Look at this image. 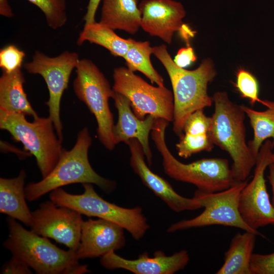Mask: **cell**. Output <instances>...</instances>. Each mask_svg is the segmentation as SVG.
Returning <instances> with one entry per match:
<instances>
[{"label": "cell", "mask_w": 274, "mask_h": 274, "mask_svg": "<svg viewBox=\"0 0 274 274\" xmlns=\"http://www.w3.org/2000/svg\"><path fill=\"white\" fill-rule=\"evenodd\" d=\"M80 59L78 53L65 51L56 57H49L36 51L31 61L23 66L29 73L40 75L44 79L49 92L46 102L58 138L62 141V126L60 118V105L62 94L67 88L72 71Z\"/></svg>", "instance_id": "8fae6325"}, {"label": "cell", "mask_w": 274, "mask_h": 274, "mask_svg": "<svg viewBox=\"0 0 274 274\" xmlns=\"http://www.w3.org/2000/svg\"><path fill=\"white\" fill-rule=\"evenodd\" d=\"M113 90L127 97L140 119L152 115L171 122L174 117V96L165 86H153L124 66L113 72Z\"/></svg>", "instance_id": "30bf717a"}, {"label": "cell", "mask_w": 274, "mask_h": 274, "mask_svg": "<svg viewBox=\"0 0 274 274\" xmlns=\"http://www.w3.org/2000/svg\"><path fill=\"white\" fill-rule=\"evenodd\" d=\"M84 192L70 194L61 188L50 192L51 200L57 205L75 210L82 215L96 217L115 223L131 234L135 240L142 238L150 226L142 209L125 208L101 198L91 184H83Z\"/></svg>", "instance_id": "52a82bcc"}, {"label": "cell", "mask_w": 274, "mask_h": 274, "mask_svg": "<svg viewBox=\"0 0 274 274\" xmlns=\"http://www.w3.org/2000/svg\"><path fill=\"white\" fill-rule=\"evenodd\" d=\"M176 144L179 156L188 158L201 151H211L214 147L209 134H192L183 133Z\"/></svg>", "instance_id": "4316f807"}, {"label": "cell", "mask_w": 274, "mask_h": 274, "mask_svg": "<svg viewBox=\"0 0 274 274\" xmlns=\"http://www.w3.org/2000/svg\"><path fill=\"white\" fill-rule=\"evenodd\" d=\"M153 47L149 42L132 40L131 44L123 58L127 68L131 71H139L145 75L151 82L159 86L163 87L164 81L152 65L150 56Z\"/></svg>", "instance_id": "d4e9b609"}, {"label": "cell", "mask_w": 274, "mask_h": 274, "mask_svg": "<svg viewBox=\"0 0 274 274\" xmlns=\"http://www.w3.org/2000/svg\"><path fill=\"white\" fill-rule=\"evenodd\" d=\"M132 40L120 37L113 29L95 22L84 25L77 44L81 45L88 41L106 48L113 56L123 58L131 44Z\"/></svg>", "instance_id": "603a6c76"}, {"label": "cell", "mask_w": 274, "mask_h": 274, "mask_svg": "<svg viewBox=\"0 0 274 274\" xmlns=\"http://www.w3.org/2000/svg\"><path fill=\"white\" fill-rule=\"evenodd\" d=\"M255 233L245 231L232 238L224 254L222 266L216 274H251L250 262L255 245Z\"/></svg>", "instance_id": "7402d4cb"}, {"label": "cell", "mask_w": 274, "mask_h": 274, "mask_svg": "<svg viewBox=\"0 0 274 274\" xmlns=\"http://www.w3.org/2000/svg\"><path fill=\"white\" fill-rule=\"evenodd\" d=\"M272 142V163L274 164V141Z\"/></svg>", "instance_id": "8d00e7d4"}, {"label": "cell", "mask_w": 274, "mask_h": 274, "mask_svg": "<svg viewBox=\"0 0 274 274\" xmlns=\"http://www.w3.org/2000/svg\"><path fill=\"white\" fill-rule=\"evenodd\" d=\"M81 215L75 210L47 201L32 212L31 230L76 251L80 243L83 221Z\"/></svg>", "instance_id": "4fadbf2b"}, {"label": "cell", "mask_w": 274, "mask_h": 274, "mask_svg": "<svg viewBox=\"0 0 274 274\" xmlns=\"http://www.w3.org/2000/svg\"><path fill=\"white\" fill-rule=\"evenodd\" d=\"M92 139L88 129L79 133L76 144L69 151L63 149L52 170L39 182L29 183L25 187L26 198L36 200L45 194L66 185L74 183L93 184L107 193L116 188L115 181L103 178L91 167L88 159V150Z\"/></svg>", "instance_id": "5b68a950"}, {"label": "cell", "mask_w": 274, "mask_h": 274, "mask_svg": "<svg viewBox=\"0 0 274 274\" xmlns=\"http://www.w3.org/2000/svg\"><path fill=\"white\" fill-rule=\"evenodd\" d=\"M234 86L241 96L248 99L252 105L256 102L263 104L259 97V86L256 78L249 71L240 67L236 72Z\"/></svg>", "instance_id": "83f0119b"}, {"label": "cell", "mask_w": 274, "mask_h": 274, "mask_svg": "<svg viewBox=\"0 0 274 274\" xmlns=\"http://www.w3.org/2000/svg\"><path fill=\"white\" fill-rule=\"evenodd\" d=\"M168 123L156 118L151 132V139L162 156L164 172L168 177L194 185L197 190L206 193L223 191L236 183L226 159L203 158L189 163L178 160L166 144L165 133Z\"/></svg>", "instance_id": "277c9868"}, {"label": "cell", "mask_w": 274, "mask_h": 274, "mask_svg": "<svg viewBox=\"0 0 274 274\" xmlns=\"http://www.w3.org/2000/svg\"><path fill=\"white\" fill-rule=\"evenodd\" d=\"M54 127L49 117L38 116L30 122L24 115L0 110L1 129L8 131L36 157L43 178L54 168L64 149Z\"/></svg>", "instance_id": "8992f818"}, {"label": "cell", "mask_w": 274, "mask_h": 274, "mask_svg": "<svg viewBox=\"0 0 274 274\" xmlns=\"http://www.w3.org/2000/svg\"><path fill=\"white\" fill-rule=\"evenodd\" d=\"M262 105L266 107L263 111L242 105L253 130V138L248 143V145L257 157L265 141L272 138V142L274 141V101L263 100Z\"/></svg>", "instance_id": "cb8c5ba5"}, {"label": "cell", "mask_w": 274, "mask_h": 274, "mask_svg": "<svg viewBox=\"0 0 274 274\" xmlns=\"http://www.w3.org/2000/svg\"><path fill=\"white\" fill-rule=\"evenodd\" d=\"M126 144L130 152V165L133 172L144 185L162 200L172 210L179 213L202 208L196 198L194 196L187 198L180 195L166 180L149 168L145 161L143 148L138 140L131 139Z\"/></svg>", "instance_id": "5bb4252c"}, {"label": "cell", "mask_w": 274, "mask_h": 274, "mask_svg": "<svg viewBox=\"0 0 274 274\" xmlns=\"http://www.w3.org/2000/svg\"><path fill=\"white\" fill-rule=\"evenodd\" d=\"M152 54L162 63L170 80L174 104L173 129L180 137L183 134L185 122L190 114L212 105L213 97L208 94V86L217 72L210 59H203L193 70L180 67L163 44L153 47Z\"/></svg>", "instance_id": "6da1fadb"}, {"label": "cell", "mask_w": 274, "mask_h": 274, "mask_svg": "<svg viewBox=\"0 0 274 274\" xmlns=\"http://www.w3.org/2000/svg\"><path fill=\"white\" fill-rule=\"evenodd\" d=\"M24 82L21 68L11 73L3 72L0 78V110L35 118L38 116L27 98Z\"/></svg>", "instance_id": "44dd1931"}, {"label": "cell", "mask_w": 274, "mask_h": 274, "mask_svg": "<svg viewBox=\"0 0 274 274\" xmlns=\"http://www.w3.org/2000/svg\"><path fill=\"white\" fill-rule=\"evenodd\" d=\"M212 125L211 117L207 116L203 110H198L186 119L183 133L192 134H209Z\"/></svg>", "instance_id": "f546056e"}, {"label": "cell", "mask_w": 274, "mask_h": 274, "mask_svg": "<svg viewBox=\"0 0 274 274\" xmlns=\"http://www.w3.org/2000/svg\"><path fill=\"white\" fill-rule=\"evenodd\" d=\"M173 60L177 65L185 68L194 62L196 57L193 48L189 46L180 49Z\"/></svg>", "instance_id": "d6a6232c"}, {"label": "cell", "mask_w": 274, "mask_h": 274, "mask_svg": "<svg viewBox=\"0 0 274 274\" xmlns=\"http://www.w3.org/2000/svg\"><path fill=\"white\" fill-rule=\"evenodd\" d=\"M0 14L8 18L13 17L14 14L8 0H0Z\"/></svg>", "instance_id": "e575fe53"}, {"label": "cell", "mask_w": 274, "mask_h": 274, "mask_svg": "<svg viewBox=\"0 0 274 274\" xmlns=\"http://www.w3.org/2000/svg\"><path fill=\"white\" fill-rule=\"evenodd\" d=\"M125 244L122 227L102 219H89L82 222L80 243L76 252L79 259L101 257L122 249Z\"/></svg>", "instance_id": "e0dca14e"}, {"label": "cell", "mask_w": 274, "mask_h": 274, "mask_svg": "<svg viewBox=\"0 0 274 274\" xmlns=\"http://www.w3.org/2000/svg\"><path fill=\"white\" fill-rule=\"evenodd\" d=\"M139 7L141 27L151 36L172 43L174 33L181 31L186 15L182 4L174 0H143Z\"/></svg>", "instance_id": "2e32d148"}, {"label": "cell", "mask_w": 274, "mask_h": 274, "mask_svg": "<svg viewBox=\"0 0 274 274\" xmlns=\"http://www.w3.org/2000/svg\"><path fill=\"white\" fill-rule=\"evenodd\" d=\"M31 268L24 261L15 257L7 261L2 266L1 273L30 274L32 273Z\"/></svg>", "instance_id": "1f68e13d"}, {"label": "cell", "mask_w": 274, "mask_h": 274, "mask_svg": "<svg viewBox=\"0 0 274 274\" xmlns=\"http://www.w3.org/2000/svg\"><path fill=\"white\" fill-rule=\"evenodd\" d=\"M212 97L215 108L209 134L214 145L231 157L235 182L246 181L257 158L246 141V114L242 105L232 101L226 92H216Z\"/></svg>", "instance_id": "7a4b0ae2"}, {"label": "cell", "mask_w": 274, "mask_h": 274, "mask_svg": "<svg viewBox=\"0 0 274 274\" xmlns=\"http://www.w3.org/2000/svg\"><path fill=\"white\" fill-rule=\"evenodd\" d=\"M37 6L44 14L50 27L56 30L67 22L65 0H27Z\"/></svg>", "instance_id": "484cf974"}, {"label": "cell", "mask_w": 274, "mask_h": 274, "mask_svg": "<svg viewBox=\"0 0 274 274\" xmlns=\"http://www.w3.org/2000/svg\"><path fill=\"white\" fill-rule=\"evenodd\" d=\"M115 106L118 113V119L113 129L116 145L126 143L131 139H135L140 143L149 165L152 162V153L149 144V134L152 130L156 118L148 115L141 120L134 114L129 99L115 92L113 98Z\"/></svg>", "instance_id": "ac0fdd59"}, {"label": "cell", "mask_w": 274, "mask_h": 274, "mask_svg": "<svg viewBox=\"0 0 274 274\" xmlns=\"http://www.w3.org/2000/svg\"><path fill=\"white\" fill-rule=\"evenodd\" d=\"M272 142L267 140L259 150L253 178L239 195L241 216L246 224L255 230L274 225V206L270 200L264 178L266 169L272 163Z\"/></svg>", "instance_id": "7c38bea8"}, {"label": "cell", "mask_w": 274, "mask_h": 274, "mask_svg": "<svg viewBox=\"0 0 274 274\" xmlns=\"http://www.w3.org/2000/svg\"><path fill=\"white\" fill-rule=\"evenodd\" d=\"M76 69L77 76L73 84L75 93L95 116L99 141L107 149L113 150L116 145L113 134L114 123L109 100L114 98L115 91L91 60L80 59Z\"/></svg>", "instance_id": "ba28073f"}, {"label": "cell", "mask_w": 274, "mask_h": 274, "mask_svg": "<svg viewBox=\"0 0 274 274\" xmlns=\"http://www.w3.org/2000/svg\"><path fill=\"white\" fill-rule=\"evenodd\" d=\"M25 53L14 45H9L0 50V67L3 72L11 73L21 68Z\"/></svg>", "instance_id": "f1b7e54d"}, {"label": "cell", "mask_w": 274, "mask_h": 274, "mask_svg": "<svg viewBox=\"0 0 274 274\" xmlns=\"http://www.w3.org/2000/svg\"><path fill=\"white\" fill-rule=\"evenodd\" d=\"M101 24L134 35L141 27L139 0H102Z\"/></svg>", "instance_id": "ffe728a7"}, {"label": "cell", "mask_w": 274, "mask_h": 274, "mask_svg": "<svg viewBox=\"0 0 274 274\" xmlns=\"http://www.w3.org/2000/svg\"><path fill=\"white\" fill-rule=\"evenodd\" d=\"M25 171L22 169L14 178H0V212L31 227L32 212L26 202Z\"/></svg>", "instance_id": "d6986e66"}, {"label": "cell", "mask_w": 274, "mask_h": 274, "mask_svg": "<svg viewBox=\"0 0 274 274\" xmlns=\"http://www.w3.org/2000/svg\"><path fill=\"white\" fill-rule=\"evenodd\" d=\"M248 180L235 183L229 188L219 192L206 193L196 190L194 197L200 202L203 211L195 217L178 221L169 226L167 231H177L210 225L235 227L261 235L258 230L250 227L244 221L238 210L240 193Z\"/></svg>", "instance_id": "9c48e42d"}, {"label": "cell", "mask_w": 274, "mask_h": 274, "mask_svg": "<svg viewBox=\"0 0 274 274\" xmlns=\"http://www.w3.org/2000/svg\"><path fill=\"white\" fill-rule=\"evenodd\" d=\"M101 0H89L87 11L84 17L85 25L94 23L95 16L99 4Z\"/></svg>", "instance_id": "836d02e7"}, {"label": "cell", "mask_w": 274, "mask_h": 274, "mask_svg": "<svg viewBox=\"0 0 274 274\" xmlns=\"http://www.w3.org/2000/svg\"><path fill=\"white\" fill-rule=\"evenodd\" d=\"M189 260L185 250L169 256L157 251L152 257L146 252L135 259H127L111 251L102 256L100 262L106 269H123L135 274H174L183 269Z\"/></svg>", "instance_id": "9a60e30c"}, {"label": "cell", "mask_w": 274, "mask_h": 274, "mask_svg": "<svg viewBox=\"0 0 274 274\" xmlns=\"http://www.w3.org/2000/svg\"><path fill=\"white\" fill-rule=\"evenodd\" d=\"M7 223L9 236L4 246L37 273L83 274L90 271L87 265L80 264L76 251L59 248L47 237L25 229L14 218H8Z\"/></svg>", "instance_id": "3957f363"}, {"label": "cell", "mask_w": 274, "mask_h": 274, "mask_svg": "<svg viewBox=\"0 0 274 274\" xmlns=\"http://www.w3.org/2000/svg\"><path fill=\"white\" fill-rule=\"evenodd\" d=\"M250 270L251 274H274V252L268 254L253 253Z\"/></svg>", "instance_id": "4dcf8cb0"}, {"label": "cell", "mask_w": 274, "mask_h": 274, "mask_svg": "<svg viewBox=\"0 0 274 274\" xmlns=\"http://www.w3.org/2000/svg\"><path fill=\"white\" fill-rule=\"evenodd\" d=\"M268 180L271 185L272 193V203L274 206V164L271 163L269 166Z\"/></svg>", "instance_id": "d590c367"}]
</instances>
